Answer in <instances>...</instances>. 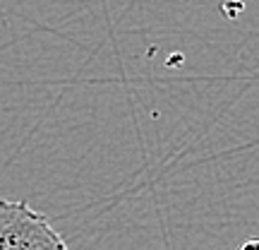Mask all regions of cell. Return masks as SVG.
<instances>
[{"mask_svg": "<svg viewBox=\"0 0 259 250\" xmlns=\"http://www.w3.org/2000/svg\"><path fill=\"white\" fill-rule=\"evenodd\" d=\"M0 250H70L53 224L27 202L0 197Z\"/></svg>", "mask_w": 259, "mask_h": 250, "instance_id": "6da1fadb", "label": "cell"}, {"mask_svg": "<svg viewBox=\"0 0 259 250\" xmlns=\"http://www.w3.org/2000/svg\"><path fill=\"white\" fill-rule=\"evenodd\" d=\"M238 250H259V238H252V241H245Z\"/></svg>", "mask_w": 259, "mask_h": 250, "instance_id": "7a4b0ae2", "label": "cell"}]
</instances>
